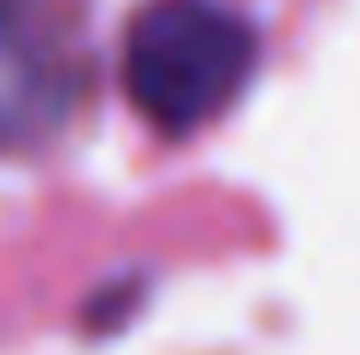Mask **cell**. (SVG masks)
<instances>
[{
  "label": "cell",
  "mask_w": 360,
  "mask_h": 355,
  "mask_svg": "<svg viewBox=\"0 0 360 355\" xmlns=\"http://www.w3.org/2000/svg\"><path fill=\"white\" fill-rule=\"evenodd\" d=\"M266 18L248 0H142L118 30V95L160 142H195L254 89Z\"/></svg>",
  "instance_id": "1"
},
{
  "label": "cell",
  "mask_w": 360,
  "mask_h": 355,
  "mask_svg": "<svg viewBox=\"0 0 360 355\" xmlns=\"http://www.w3.org/2000/svg\"><path fill=\"white\" fill-rule=\"evenodd\" d=\"M89 0H0V160L59 148L95 107Z\"/></svg>",
  "instance_id": "2"
}]
</instances>
